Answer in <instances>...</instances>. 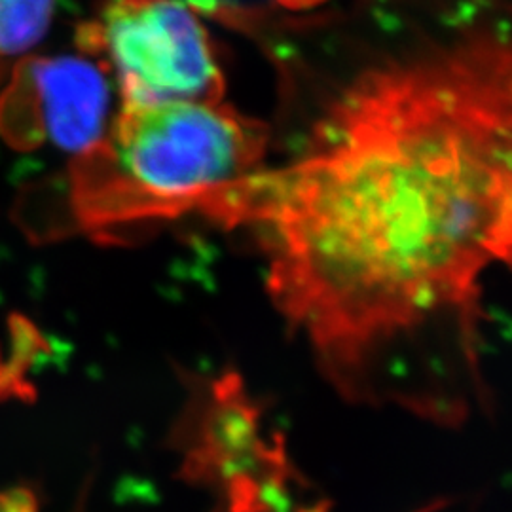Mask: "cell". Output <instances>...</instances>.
I'll list each match as a JSON object with an SVG mask.
<instances>
[{"instance_id":"cell-1","label":"cell","mask_w":512,"mask_h":512,"mask_svg":"<svg viewBox=\"0 0 512 512\" xmlns=\"http://www.w3.org/2000/svg\"><path fill=\"white\" fill-rule=\"evenodd\" d=\"M321 74L285 160L202 211L249 230L285 327L351 406L490 416L482 285L511 264V27H372Z\"/></svg>"},{"instance_id":"cell-2","label":"cell","mask_w":512,"mask_h":512,"mask_svg":"<svg viewBox=\"0 0 512 512\" xmlns=\"http://www.w3.org/2000/svg\"><path fill=\"white\" fill-rule=\"evenodd\" d=\"M272 133L224 101L122 109L84 156L80 202L103 226L202 213L260 171Z\"/></svg>"},{"instance_id":"cell-3","label":"cell","mask_w":512,"mask_h":512,"mask_svg":"<svg viewBox=\"0 0 512 512\" xmlns=\"http://www.w3.org/2000/svg\"><path fill=\"white\" fill-rule=\"evenodd\" d=\"M184 401L165 446L179 456L177 478L215 499L213 512H287L294 469L283 435L266 439L264 412L241 374H184Z\"/></svg>"},{"instance_id":"cell-4","label":"cell","mask_w":512,"mask_h":512,"mask_svg":"<svg viewBox=\"0 0 512 512\" xmlns=\"http://www.w3.org/2000/svg\"><path fill=\"white\" fill-rule=\"evenodd\" d=\"M78 44L116 74L122 109L224 101L215 44L186 0H105Z\"/></svg>"},{"instance_id":"cell-5","label":"cell","mask_w":512,"mask_h":512,"mask_svg":"<svg viewBox=\"0 0 512 512\" xmlns=\"http://www.w3.org/2000/svg\"><path fill=\"white\" fill-rule=\"evenodd\" d=\"M42 135L55 147L86 154L105 139L109 84L88 57L33 61L27 69Z\"/></svg>"},{"instance_id":"cell-6","label":"cell","mask_w":512,"mask_h":512,"mask_svg":"<svg viewBox=\"0 0 512 512\" xmlns=\"http://www.w3.org/2000/svg\"><path fill=\"white\" fill-rule=\"evenodd\" d=\"M55 0H0V55L31 50L48 33Z\"/></svg>"},{"instance_id":"cell-7","label":"cell","mask_w":512,"mask_h":512,"mask_svg":"<svg viewBox=\"0 0 512 512\" xmlns=\"http://www.w3.org/2000/svg\"><path fill=\"white\" fill-rule=\"evenodd\" d=\"M0 512H38L37 497L29 490H8L0 494Z\"/></svg>"},{"instance_id":"cell-8","label":"cell","mask_w":512,"mask_h":512,"mask_svg":"<svg viewBox=\"0 0 512 512\" xmlns=\"http://www.w3.org/2000/svg\"><path fill=\"white\" fill-rule=\"evenodd\" d=\"M330 507L329 503H321V505H317V507H311V509H302V511L298 512H329Z\"/></svg>"},{"instance_id":"cell-9","label":"cell","mask_w":512,"mask_h":512,"mask_svg":"<svg viewBox=\"0 0 512 512\" xmlns=\"http://www.w3.org/2000/svg\"><path fill=\"white\" fill-rule=\"evenodd\" d=\"M279 2H283V4H287V6H300V4H311V2H315V0H279Z\"/></svg>"}]
</instances>
